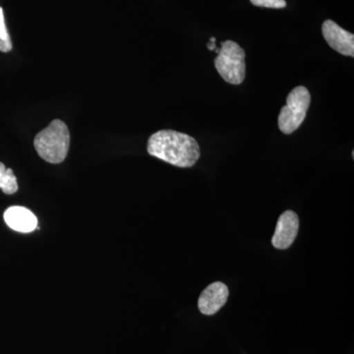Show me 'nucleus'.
I'll return each mask as SVG.
<instances>
[{
    "instance_id": "obj_10",
    "label": "nucleus",
    "mask_w": 354,
    "mask_h": 354,
    "mask_svg": "<svg viewBox=\"0 0 354 354\" xmlns=\"http://www.w3.org/2000/svg\"><path fill=\"white\" fill-rule=\"evenodd\" d=\"M11 50H12V43H11L10 36L7 31L3 9L0 7V51L9 53Z\"/></svg>"
},
{
    "instance_id": "obj_3",
    "label": "nucleus",
    "mask_w": 354,
    "mask_h": 354,
    "mask_svg": "<svg viewBox=\"0 0 354 354\" xmlns=\"http://www.w3.org/2000/svg\"><path fill=\"white\" fill-rule=\"evenodd\" d=\"M221 46L215 59L216 71L225 82L241 85L245 78V51L234 41H221Z\"/></svg>"
},
{
    "instance_id": "obj_2",
    "label": "nucleus",
    "mask_w": 354,
    "mask_h": 354,
    "mask_svg": "<svg viewBox=\"0 0 354 354\" xmlns=\"http://www.w3.org/2000/svg\"><path fill=\"white\" fill-rule=\"evenodd\" d=\"M34 146L39 157L50 164H60L68 153L70 133L64 121L55 120L37 134Z\"/></svg>"
},
{
    "instance_id": "obj_7",
    "label": "nucleus",
    "mask_w": 354,
    "mask_h": 354,
    "mask_svg": "<svg viewBox=\"0 0 354 354\" xmlns=\"http://www.w3.org/2000/svg\"><path fill=\"white\" fill-rule=\"evenodd\" d=\"M230 290L223 283L216 281L207 286L198 300V307L204 315H214L227 304Z\"/></svg>"
},
{
    "instance_id": "obj_11",
    "label": "nucleus",
    "mask_w": 354,
    "mask_h": 354,
    "mask_svg": "<svg viewBox=\"0 0 354 354\" xmlns=\"http://www.w3.org/2000/svg\"><path fill=\"white\" fill-rule=\"evenodd\" d=\"M255 6L266 7V8H285L286 0H250Z\"/></svg>"
},
{
    "instance_id": "obj_5",
    "label": "nucleus",
    "mask_w": 354,
    "mask_h": 354,
    "mask_svg": "<svg viewBox=\"0 0 354 354\" xmlns=\"http://www.w3.org/2000/svg\"><path fill=\"white\" fill-rule=\"evenodd\" d=\"M322 32L330 48L346 57H354V36L332 20L323 23Z\"/></svg>"
},
{
    "instance_id": "obj_4",
    "label": "nucleus",
    "mask_w": 354,
    "mask_h": 354,
    "mask_svg": "<svg viewBox=\"0 0 354 354\" xmlns=\"http://www.w3.org/2000/svg\"><path fill=\"white\" fill-rule=\"evenodd\" d=\"M311 95L308 88L298 86L286 97V106L279 114V128L283 134H291L300 127L306 118Z\"/></svg>"
},
{
    "instance_id": "obj_6",
    "label": "nucleus",
    "mask_w": 354,
    "mask_h": 354,
    "mask_svg": "<svg viewBox=\"0 0 354 354\" xmlns=\"http://www.w3.org/2000/svg\"><path fill=\"white\" fill-rule=\"evenodd\" d=\"M299 230V218L293 211H286L278 220L272 244L274 248L285 250L290 248L297 239Z\"/></svg>"
},
{
    "instance_id": "obj_9",
    "label": "nucleus",
    "mask_w": 354,
    "mask_h": 354,
    "mask_svg": "<svg viewBox=\"0 0 354 354\" xmlns=\"http://www.w3.org/2000/svg\"><path fill=\"white\" fill-rule=\"evenodd\" d=\"M0 189L8 195L18 191L17 178L14 176L12 169H6L2 162H0Z\"/></svg>"
},
{
    "instance_id": "obj_8",
    "label": "nucleus",
    "mask_w": 354,
    "mask_h": 354,
    "mask_svg": "<svg viewBox=\"0 0 354 354\" xmlns=\"http://www.w3.org/2000/svg\"><path fill=\"white\" fill-rule=\"evenodd\" d=\"M4 221L9 227L16 232L28 234L38 227V218L30 209L24 207L14 206L6 209Z\"/></svg>"
},
{
    "instance_id": "obj_12",
    "label": "nucleus",
    "mask_w": 354,
    "mask_h": 354,
    "mask_svg": "<svg viewBox=\"0 0 354 354\" xmlns=\"http://www.w3.org/2000/svg\"><path fill=\"white\" fill-rule=\"evenodd\" d=\"M215 43H216V41H209V43H208V44H207V48H208L209 50H216V46Z\"/></svg>"
},
{
    "instance_id": "obj_1",
    "label": "nucleus",
    "mask_w": 354,
    "mask_h": 354,
    "mask_svg": "<svg viewBox=\"0 0 354 354\" xmlns=\"http://www.w3.org/2000/svg\"><path fill=\"white\" fill-rule=\"evenodd\" d=\"M147 150L153 157L178 167H193L200 158V147L196 140L174 130L153 133L149 139Z\"/></svg>"
}]
</instances>
